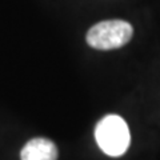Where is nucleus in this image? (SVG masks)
I'll return each mask as SVG.
<instances>
[{"label":"nucleus","instance_id":"obj_3","mask_svg":"<svg viewBox=\"0 0 160 160\" xmlns=\"http://www.w3.org/2000/svg\"><path fill=\"white\" fill-rule=\"evenodd\" d=\"M22 160H58L55 143L44 138H35L26 143L20 152Z\"/></svg>","mask_w":160,"mask_h":160},{"label":"nucleus","instance_id":"obj_1","mask_svg":"<svg viewBox=\"0 0 160 160\" xmlns=\"http://www.w3.org/2000/svg\"><path fill=\"white\" fill-rule=\"evenodd\" d=\"M95 139L100 149L108 156H122L131 143L129 128L119 115H107L95 128Z\"/></svg>","mask_w":160,"mask_h":160},{"label":"nucleus","instance_id":"obj_2","mask_svg":"<svg viewBox=\"0 0 160 160\" xmlns=\"http://www.w3.org/2000/svg\"><path fill=\"white\" fill-rule=\"evenodd\" d=\"M133 28L124 20H104L87 32L88 46L96 49H115L120 48L131 40Z\"/></svg>","mask_w":160,"mask_h":160}]
</instances>
